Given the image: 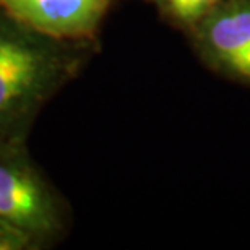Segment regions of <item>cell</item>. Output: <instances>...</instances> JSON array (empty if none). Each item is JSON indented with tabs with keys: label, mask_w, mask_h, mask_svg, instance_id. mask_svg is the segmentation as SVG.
Wrapping results in <instances>:
<instances>
[{
	"label": "cell",
	"mask_w": 250,
	"mask_h": 250,
	"mask_svg": "<svg viewBox=\"0 0 250 250\" xmlns=\"http://www.w3.org/2000/svg\"><path fill=\"white\" fill-rule=\"evenodd\" d=\"M20 21L49 36L78 38L93 33L109 0H0Z\"/></svg>",
	"instance_id": "4"
},
{
	"label": "cell",
	"mask_w": 250,
	"mask_h": 250,
	"mask_svg": "<svg viewBox=\"0 0 250 250\" xmlns=\"http://www.w3.org/2000/svg\"><path fill=\"white\" fill-rule=\"evenodd\" d=\"M0 218L34 237L56 231V205L38 174L17 154L0 151Z\"/></svg>",
	"instance_id": "1"
},
{
	"label": "cell",
	"mask_w": 250,
	"mask_h": 250,
	"mask_svg": "<svg viewBox=\"0 0 250 250\" xmlns=\"http://www.w3.org/2000/svg\"><path fill=\"white\" fill-rule=\"evenodd\" d=\"M169 10L184 23L200 21L209 10L218 5V0H166Z\"/></svg>",
	"instance_id": "5"
},
{
	"label": "cell",
	"mask_w": 250,
	"mask_h": 250,
	"mask_svg": "<svg viewBox=\"0 0 250 250\" xmlns=\"http://www.w3.org/2000/svg\"><path fill=\"white\" fill-rule=\"evenodd\" d=\"M36 237L24 229L0 218V250H24L31 249Z\"/></svg>",
	"instance_id": "6"
},
{
	"label": "cell",
	"mask_w": 250,
	"mask_h": 250,
	"mask_svg": "<svg viewBox=\"0 0 250 250\" xmlns=\"http://www.w3.org/2000/svg\"><path fill=\"white\" fill-rule=\"evenodd\" d=\"M54 61L38 46L0 33V119L46 86Z\"/></svg>",
	"instance_id": "2"
},
{
	"label": "cell",
	"mask_w": 250,
	"mask_h": 250,
	"mask_svg": "<svg viewBox=\"0 0 250 250\" xmlns=\"http://www.w3.org/2000/svg\"><path fill=\"white\" fill-rule=\"evenodd\" d=\"M205 49L223 68L250 82V0H229L200 20Z\"/></svg>",
	"instance_id": "3"
}]
</instances>
